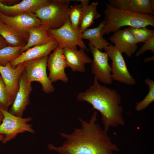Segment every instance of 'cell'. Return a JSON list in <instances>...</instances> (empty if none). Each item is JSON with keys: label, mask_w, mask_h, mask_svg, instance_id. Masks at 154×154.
I'll return each mask as SVG.
<instances>
[{"label": "cell", "mask_w": 154, "mask_h": 154, "mask_svg": "<svg viewBox=\"0 0 154 154\" xmlns=\"http://www.w3.org/2000/svg\"><path fill=\"white\" fill-rule=\"evenodd\" d=\"M97 114L94 111L88 121L79 117L80 127L74 128L70 133L60 132L64 139L62 145L49 143L48 149L59 154H116L119 148L97 123Z\"/></svg>", "instance_id": "1"}, {"label": "cell", "mask_w": 154, "mask_h": 154, "mask_svg": "<svg viewBox=\"0 0 154 154\" xmlns=\"http://www.w3.org/2000/svg\"><path fill=\"white\" fill-rule=\"evenodd\" d=\"M77 99L80 101L89 103L92 106L93 109L100 112L105 131L108 132L111 127H116L125 125L120 95L115 89L101 85L96 77L93 84L86 91L79 93Z\"/></svg>", "instance_id": "2"}, {"label": "cell", "mask_w": 154, "mask_h": 154, "mask_svg": "<svg viewBox=\"0 0 154 154\" xmlns=\"http://www.w3.org/2000/svg\"><path fill=\"white\" fill-rule=\"evenodd\" d=\"M105 16L104 26L101 31L104 35L114 32L123 27L135 28L154 27V16L149 14L138 13L119 9L106 3L104 11Z\"/></svg>", "instance_id": "3"}, {"label": "cell", "mask_w": 154, "mask_h": 154, "mask_svg": "<svg viewBox=\"0 0 154 154\" xmlns=\"http://www.w3.org/2000/svg\"><path fill=\"white\" fill-rule=\"evenodd\" d=\"M70 0L50 1L46 5L37 9L34 14L40 21L54 29L62 26L69 19Z\"/></svg>", "instance_id": "4"}, {"label": "cell", "mask_w": 154, "mask_h": 154, "mask_svg": "<svg viewBox=\"0 0 154 154\" xmlns=\"http://www.w3.org/2000/svg\"><path fill=\"white\" fill-rule=\"evenodd\" d=\"M4 117L0 124V134L4 136L3 144L13 139L19 133L28 132L34 133L32 125L28 123L32 120L31 117L23 118L13 115L8 111L0 108Z\"/></svg>", "instance_id": "5"}, {"label": "cell", "mask_w": 154, "mask_h": 154, "mask_svg": "<svg viewBox=\"0 0 154 154\" xmlns=\"http://www.w3.org/2000/svg\"><path fill=\"white\" fill-rule=\"evenodd\" d=\"M48 57L47 56L23 63L25 65L27 81L30 83L34 81L39 82L44 92L50 93L53 92L55 88L46 73Z\"/></svg>", "instance_id": "6"}, {"label": "cell", "mask_w": 154, "mask_h": 154, "mask_svg": "<svg viewBox=\"0 0 154 154\" xmlns=\"http://www.w3.org/2000/svg\"><path fill=\"white\" fill-rule=\"evenodd\" d=\"M48 33L56 41L58 46L62 49L68 48L77 49L78 46L84 50H90L82 38L81 34L72 27L69 19L60 27L49 29Z\"/></svg>", "instance_id": "7"}, {"label": "cell", "mask_w": 154, "mask_h": 154, "mask_svg": "<svg viewBox=\"0 0 154 154\" xmlns=\"http://www.w3.org/2000/svg\"><path fill=\"white\" fill-rule=\"evenodd\" d=\"M104 49L112 61V80L128 85H135L136 81L127 69L122 53L111 44Z\"/></svg>", "instance_id": "8"}, {"label": "cell", "mask_w": 154, "mask_h": 154, "mask_svg": "<svg viewBox=\"0 0 154 154\" xmlns=\"http://www.w3.org/2000/svg\"><path fill=\"white\" fill-rule=\"evenodd\" d=\"M0 21L12 27L20 34L24 41H27L29 38L28 29L41 24L40 21L34 13L30 12L10 16L0 12Z\"/></svg>", "instance_id": "9"}, {"label": "cell", "mask_w": 154, "mask_h": 154, "mask_svg": "<svg viewBox=\"0 0 154 154\" xmlns=\"http://www.w3.org/2000/svg\"><path fill=\"white\" fill-rule=\"evenodd\" d=\"M93 55L91 70L98 81L106 84H112L111 66L108 63V57L105 52H103L92 46L88 45Z\"/></svg>", "instance_id": "10"}, {"label": "cell", "mask_w": 154, "mask_h": 154, "mask_svg": "<svg viewBox=\"0 0 154 154\" xmlns=\"http://www.w3.org/2000/svg\"><path fill=\"white\" fill-rule=\"evenodd\" d=\"M19 85L14 100L8 111L13 115L22 117L30 103V96L32 90L31 83L27 82L26 80L25 70L20 76Z\"/></svg>", "instance_id": "11"}, {"label": "cell", "mask_w": 154, "mask_h": 154, "mask_svg": "<svg viewBox=\"0 0 154 154\" xmlns=\"http://www.w3.org/2000/svg\"><path fill=\"white\" fill-rule=\"evenodd\" d=\"M47 66L49 71L48 77L52 82L60 80L64 82L68 81L65 72L67 65L63 53V49L58 46L48 56Z\"/></svg>", "instance_id": "12"}, {"label": "cell", "mask_w": 154, "mask_h": 154, "mask_svg": "<svg viewBox=\"0 0 154 154\" xmlns=\"http://www.w3.org/2000/svg\"><path fill=\"white\" fill-rule=\"evenodd\" d=\"M25 69L23 63L18 65L15 68H13L10 63L5 66H0V74L13 102L19 89L20 76Z\"/></svg>", "instance_id": "13"}, {"label": "cell", "mask_w": 154, "mask_h": 154, "mask_svg": "<svg viewBox=\"0 0 154 154\" xmlns=\"http://www.w3.org/2000/svg\"><path fill=\"white\" fill-rule=\"evenodd\" d=\"M109 39L116 48L128 57H131L138 49L134 38L127 28L114 32Z\"/></svg>", "instance_id": "14"}, {"label": "cell", "mask_w": 154, "mask_h": 154, "mask_svg": "<svg viewBox=\"0 0 154 154\" xmlns=\"http://www.w3.org/2000/svg\"><path fill=\"white\" fill-rule=\"evenodd\" d=\"M58 46L57 42L54 40L44 45L33 46L21 53L10 64L15 68L20 64L48 56Z\"/></svg>", "instance_id": "15"}, {"label": "cell", "mask_w": 154, "mask_h": 154, "mask_svg": "<svg viewBox=\"0 0 154 154\" xmlns=\"http://www.w3.org/2000/svg\"><path fill=\"white\" fill-rule=\"evenodd\" d=\"M109 4L117 8L135 13L154 14L153 0H110Z\"/></svg>", "instance_id": "16"}, {"label": "cell", "mask_w": 154, "mask_h": 154, "mask_svg": "<svg viewBox=\"0 0 154 154\" xmlns=\"http://www.w3.org/2000/svg\"><path fill=\"white\" fill-rule=\"evenodd\" d=\"M50 0H23L12 5H7L0 2V12L10 16L27 13H34L39 8L47 4Z\"/></svg>", "instance_id": "17"}, {"label": "cell", "mask_w": 154, "mask_h": 154, "mask_svg": "<svg viewBox=\"0 0 154 154\" xmlns=\"http://www.w3.org/2000/svg\"><path fill=\"white\" fill-rule=\"evenodd\" d=\"M50 28V25L44 24L29 28L27 30L28 39L27 43L21 48L20 54L33 46L44 45L55 40L48 34V31Z\"/></svg>", "instance_id": "18"}, {"label": "cell", "mask_w": 154, "mask_h": 154, "mask_svg": "<svg viewBox=\"0 0 154 154\" xmlns=\"http://www.w3.org/2000/svg\"><path fill=\"white\" fill-rule=\"evenodd\" d=\"M63 53L67 67H70L74 72H84L85 65L91 63L92 60L82 48L79 50L66 48L63 49Z\"/></svg>", "instance_id": "19"}, {"label": "cell", "mask_w": 154, "mask_h": 154, "mask_svg": "<svg viewBox=\"0 0 154 154\" xmlns=\"http://www.w3.org/2000/svg\"><path fill=\"white\" fill-rule=\"evenodd\" d=\"M80 2L82 11L79 32L81 34L90 27L94 20L99 18L100 15L97 10L98 2H93L89 5V0H77Z\"/></svg>", "instance_id": "20"}, {"label": "cell", "mask_w": 154, "mask_h": 154, "mask_svg": "<svg viewBox=\"0 0 154 154\" xmlns=\"http://www.w3.org/2000/svg\"><path fill=\"white\" fill-rule=\"evenodd\" d=\"M103 20L96 27L85 30L81 34L82 38L89 40L88 45L101 51L104 48L111 44L103 38L101 31L104 25Z\"/></svg>", "instance_id": "21"}, {"label": "cell", "mask_w": 154, "mask_h": 154, "mask_svg": "<svg viewBox=\"0 0 154 154\" xmlns=\"http://www.w3.org/2000/svg\"><path fill=\"white\" fill-rule=\"evenodd\" d=\"M0 36L6 41L8 46H18L24 43L20 34L9 25L0 21Z\"/></svg>", "instance_id": "22"}, {"label": "cell", "mask_w": 154, "mask_h": 154, "mask_svg": "<svg viewBox=\"0 0 154 154\" xmlns=\"http://www.w3.org/2000/svg\"><path fill=\"white\" fill-rule=\"evenodd\" d=\"M25 44L18 46H8L0 49V66H5L17 58L21 54V48Z\"/></svg>", "instance_id": "23"}, {"label": "cell", "mask_w": 154, "mask_h": 154, "mask_svg": "<svg viewBox=\"0 0 154 154\" xmlns=\"http://www.w3.org/2000/svg\"><path fill=\"white\" fill-rule=\"evenodd\" d=\"M133 36L136 44L144 42L154 36V31L147 29L146 27L127 28Z\"/></svg>", "instance_id": "24"}, {"label": "cell", "mask_w": 154, "mask_h": 154, "mask_svg": "<svg viewBox=\"0 0 154 154\" xmlns=\"http://www.w3.org/2000/svg\"><path fill=\"white\" fill-rule=\"evenodd\" d=\"M145 82L149 86V90L144 99L137 104L135 109L138 112L146 108L154 101V81L149 78H147L145 80Z\"/></svg>", "instance_id": "25"}, {"label": "cell", "mask_w": 154, "mask_h": 154, "mask_svg": "<svg viewBox=\"0 0 154 154\" xmlns=\"http://www.w3.org/2000/svg\"><path fill=\"white\" fill-rule=\"evenodd\" d=\"M82 11L81 5L70 6L69 14L70 23L72 27L79 32Z\"/></svg>", "instance_id": "26"}, {"label": "cell", "mask_w": 154, "mask_h": 154, "mask_svg": "<svg viewBox=\"0 0 154 154\" xmlns=\"http://www.w3.org/2000/svg\"><path fill=\"white\" fill-rule=\"evenodd\" d=\"M13 103L0 74V108L8 111Z\"/></svg>", "instance_id": "27"}, {"label": "cell", "mask_w": 154, "mask_h": 154, "mask_svg": "<svg viewBox=\"0 0 154 154\" xmlns=\"http://www.w3.org/2000/svg\"><path fill=\"white\" fill-rule=\"evenodd\" d=\"M150 50L154 53V36L144 42L143 44L137 52L135 56H138L143 54L147 51Z\"/></svg>", "instance_id": "28"}, {"label": "cell", "mask_w": 154, "mask_h": 154, "mask_svg": "<svg viewBox=\"0 0 154 154\" xmlns=\"http://www.w3.org/2000/svg\"><path fill=\"white\" fill-rule=\"evenodd\" d=\"M8 46V45L6 41L0 36V49Z\"/></svg>", "instance_id": "29"}, {"label": "cell", "mask_w": 154, "mask_h": 154, "mask_svg": "<svg viewBox=\"0 0 154 154\" xmlns=\"http://www.w3.org/2000/svg\"><path fill=\"white\" fill-rule=\"evenodd\" d=\"M154 60V56L151 57L146 58L143 60L145 62H149Z\"/></svg>", "instance_id": "30"}, {"label": "cell", "mask_w": 154, "mask_h": 154, "mask_svg": "<svg viewBox=\"0 0 154 154\" xmlns=\"http://www.w3.org/2000/svg\"><path fill=\"white\" fill-rule=\"evenodd\" d=\"M3 117V114L2 112L0 110V124L2 122Z\"/></svg>", "instance_id": "31"}, {"label": "cell", "mask_w": 154, "mask_h": 154, "mask_svg": "<svg viewBox=\"0 0 154 154\" xmlns=\"http://www.w3.org/2000/svg\"><path fill=\"white\" fill-rule=\"evenodd\" d=\"M4 137V136L3 135L0 134V142L2 141Z\"/></svg>", "instance_id": "32"}]
</instances>
